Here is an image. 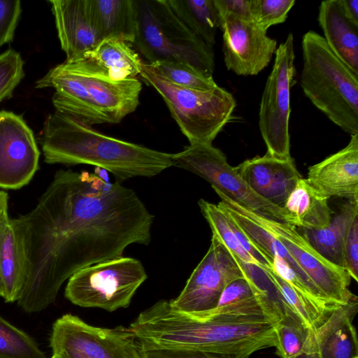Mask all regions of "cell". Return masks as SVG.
Listing matches in <instances>:
<instances>
[{
  "label": "cell",
  "instance_id": "e575fe53",
  "mask_svg": "<svg viewBox=\"0 0 358 358\" xmlns=\"http://www.w3.org/2000/svg\"><path fill=\"white\" fill-rule=\"evenodd\" d=\"M294 0H251L252 20L267 31L273 25L283 23Z\"/></svg>",
  "mask_w": 358,
  "mask_h": 358
},
{
  "label": "cell",
  "instance_id": "277c9868",
  "mask_svg": "<svg viewBox=\"0 0 358 358\" xmlns=\"http://www.w3.org/2000/svg\"><path fill=\"white\" fill-rule=\"evenodd\" d=\"M300 85L310 102L350 136L358 134V75L330 49L324 38L308 31L301 42Z\"/></svg>",
  "mask_w": 358,
  "mask_h": 358
},
{
  "label": "cell",
  "instance_id": "1f68e13d",
  "mask_svg": "<svg viewBox=\"0 0 358 358\" xmlns=\"http://www.w3.org/2000/svg\"><path fill=\"white\" fill-rule=\"evenodd\" d=\"M0 358H47L35 341L0 315Z\"/></svg>",
  "mask_w": 358,
  "mask_h": 358
},
{
  "label": "cell",
  "instance_id": "d4e9b609",
  "mask_svg": "<svg viewBox=\"0 0 358 358\" xmlns=\"http://www.w3.org/2000/svg\"><path fill=\"white\" fill-rule=\"evenodd\" d=\"M328 199L306 179L301 178L282 207L286 224L296 229H318L327 227L333 214Z\"/></svg>",
  "mask_w": 358,
  "mask_h": 358
},
{
  "label": "cell",
  "instance_id": "4316f807",
  "mask_svg": "<svg viewBox=\"0 0 358 358\" xmlns=\"http://www.w3.org/2000/svg\"><path fill=\"white\" fill-rule=\"evenodd\" d=\"M90 7L102 41L115 38L133 43L136 29V0H90Z\"/></svg>",
  "mask_w": 358,
  "mask_h": 358
},
{
  "label": "cell",
  "instance_id": "ba28073f",
  "mask_svg": "<svg viewBox=\"0 0 358 358\" xmlns=\"http://www.w3.org/2000/svg\"><path fill=\"white\" fill-rule=\"evenodd\" d=\"M275 56L260 101L259 127L266 153L277 159H289L292 158L289 131L290 94L296 73L292 33L277 48Z\"/></svg>",
  "mask_w": 358,
  "mask_h": 358
},
{
  "label": "cell",
  "instance_id": "52a82bcc",
  "mask_svg": "<svg viewBox=\"0 0 358 358\" xmlns=\"http://www.w3.org/2000/svg\"><path fill=\"white\" fill-rule=\"evenodd\" d=\"M147 278L138 259L122 256L75 273L68 280L64 294L75 305L113 312L127 308Z\"/></svg>",
  "mask_w": 358,
  "mask_h": 358
},
{
  "label": "cell",
  "instance_id": "f546056e",
  "mask_svg": "<svg viewBox=\"0 0 358 358\" xmlns=\"http://www.w3.org/2000/svg\"><path fill=\"white\" fill-rule=\"evenodd\" d=\"M214 315H265L257 294L245 278L231 281L222 292L217 307L209 313L196 317Z\"/></svg>",
  "mask_w": 358,
  "mask_h": 358
},
{
  "label": "cell",
  "instance_id": "60d3db41",
  "mask_svg": "<svg viewBox=\"0 0 358 358\" xmlns=\"http://www.w3.org/2000/svg\"><path fill=\"white\" fill-rule=\"evenodd\" d=\"M348 17L358 26V0H341Z\"/></svg>",
  "mask_w": 358,
  "mask_h": 358
},
{
  "label": "cell",
  "instance_id": "836d02e7",
  "mask_svg": "<svg viewBox=\"0 0 358 358\" xmlns=\"http://www.w3.org/2000/svg\"><path fill=\"white\" fill-rule=\"evenodd\" d=\"M308 329L296 316L289 315L275 327L276 352L280 358H294L300 352Z\"/></svg>",
  "mask_w": 358,
  "mask_h": 358
},
{
  "label": "cell",
  "instance_id": "83f0119b",
  "mask_svg": "<svg viewBox=\"0 0 358 358\" xmlns=\"http://www.w3.org/2000/svg\"><path fill=\"white\" fill-rule=\"evenodd\" d=\"M0 279L7 303L17 301L24 280L22 257L11 220L6 217L0 226Z\"/></svg>",
  "mask_w": 358,
  "mask_h": 358
},
{
  "label": "cell",
  "instance_id": "5b68a950",
  "mask_svg": "<svg viewBox=\"0 0 358 358\" xmlns=\"http://www.w3.org/2000/svg\"><path fill=\"white\" fill-rule=\"evenodd\" d=\"M136 29L131 44L147 62H180L213 77L212 47L192 31L172 11L166 0H136Z\"/></svg>",
  "mask_w": 358,
  "mask_h": 358
},
{
  "label": "cell",
  "instance_id": "b9f144b4",
  "mask_svg": "<svg viewBox=\"0 0 358 358\" xmlns=\"http://www.w3.org/2000/svg\"><path fill=\"white\" fill-rule=\"evenodd\" d=\"M8 194L0 190V222L8 216Z\"/></svg>",
  "mask_w": 358,
  "mask_h": 358
},
{
  "label": "cell",
  "instance_id": "ab89813d",
  "mask_svg": "<svg viewBox=\"0 0 358 358\" xmlns=\"http://www.w3.org/2000/svg\"><path fill=\"white\" fill-rule=\"evenodd\" d=\"M220 14H231L245 20H252L251 0H213Z\"/></svg>",
  "mask_w": 358,
  "mask_h": 358
},
{
  "label": "cell",
  "instance_id": "44dd1931",
  "mask_svg": "<svg viewBox=\"0 0 358 358\" xmlns=\"http://www.w3.org/2000/svg\"><path fill=\"white\" fill-rule=\"evenodd\" d=\"M36 88L52 87L56 111L89 126L106 123L96 110L92 99L77 74L62 64L51 69L36 83Z\"/></svg>",
  "mask_w": 358,
  "mask_h": 358
},
{
  "label": "cell",
  "instance_id": "d6a6232c",
  "mask_svg": "<svg viewBox=\"0 0 358 358\" xmlns=\"http://www.w3.org/2000/svg\"><path fill=\"white\" fill-rule=\"evenodd\" d=\"M150 65L166 80L181 87L209 91L218 86L213 77H207L183 62L163 61Z\"/></svg>",
  "mask_w": 358,
  "mask_h": 358
},
{
  "label": "cell",
  "instance_id": "ee69618b",
  "mask_svg": "<svg viewBox=\"0 0 358 358\" xmlns=\"http://www.w3.org/2000/svg\"><path fill=\"white\" fill-rule=\"evenodd\" d=\"M50 358H58V357H55V356L52 355V357H51Z\"/></svg>",
  "mask_w": 358,
  "mask_h": 358
},
{
  "label": "cell",
  "instance_id": "484cf974",
  "mask_svg": "<svg viewBox=\"0 0 358 358\" xmlns=\"http://www.w3.org/2000/svg\"><path fill=\"white\" fill-rule=\"evenodd\" d=\"M357 214L358 201L348 200L327 227L296 230L327 261L345 271V241L350 225Z\"/></svg>",
  "mask_w": 358,
  "mask_h": 358
},
{
  "label": "cell",
  "instance_id": "8d00e7d4",
  "mask_svg": "<svg viewBox=\"0 0 358 358\" xmlns=\"http://www.w3.org/2000/svg\"><path fill=\"white\" fill-rule=\"evenodd\" d=\"M142 358H244L236 355L187 348L140 345Z\"/></svg>",
  "mask_w": 358,
  "mask_h": 358
},
{
  "label": "cell",
  "instance_id": "7a4b0ae2",
  "mask_svg": "<svg viewBox=\"0 0 358 358\" xmlns=\"http://www.w3.org/2000/svg\"><path fill=\"white\" fill-rule=\"evenodd\" d=\"M277 323L264 315H214L196 317L159 300L130 324L138 344L178 348L249 358L255 352L275 346Z\"/></svg>",
  "mask_w": 358,
  "mask_h": 358
},
{
  "label": "cell",
  "instance_id": "8992f818",
  "mask_svg": "<svg viewBox=\"0 0 358 358\" xmlns=\"http://www.w3.org/2000/svg\"><path fill=\"white\" fill-rule=\"evenodd\" d=\"M139 76L163 98L189 145L212 144L236 106L233 95L222 87L202 91L181 87L166 80L145 62Z\"/></svg>",
  "mask_w": 358,
  "mask_h": 358
},
{
  "label": "cell",
  "instance_id": "9a60e30c",
  "mask_svg": "<svg viewBox=\"0 0 358 358\" xmlns=\"http://www.w3.org/2000/svg\"><path fill=\"white\" fill-rule=\"evenodd\" d=\"M357 308V297L335 308L320 325L308 330L300 352L294 358L358 357V341L352 322Z\"/></svg>",
  "mask_w": 358,
  "mask_h": 358
},
{
  "label": "cell",
  "instance_id": "f35d334b",
  "mask_svg": "<svg viewBox=\"0 0 358 358\" xmlns=\"http://www.w3.org/2000/svg\"><path fill=\"white\" fill-rule=\"evenodd\" d=\"M345 271L350 277L358 281V214L350 225L346 236L344 245Z\"/></svg>",
  "mask_w": 358,
  "mask_h": 358
},
{
  "label": "cell",
  "instance_id": "ac0fdd59",
  "mask_svg": "<svg viewBox=\"0 0 358 358\" xmlns=\"http://www.w3.org/2000/svg\"><path fill=\"white\" fill-rule=\"evenodd\" d=\"M306 180L327 198L358 201V134L342 150L309 166Z\"/></svg>",
  "mask_w": 358,
  "mask_h": 358
},
{
  "label": "cell",
  "instance_id": "e0dca14e",
  "mask_svg": "<svg viewBox=\"0 0 358 358\" xmlns=\"http://www.w3.org/2000/svg\"><path fill=\"white\" fill-rule=\"evenodd\" d=\"M235 169L254 192L280 208L302 178L292 158L280 159L267 153L245 160Z\"/></svg>",
  "mask_w": 358,
  "mask_h": 358
},
{
  "label": "cell",
  "instance_id": "d590c367",
  "mask_svg": "<svg viewBox=\"0 0 358 358\" xmlns=\"http://www.w3.org/2000/svg\"><path fill=\"white\" fill-rule=\"evenodd\" d=\"M24 76L20 54L8 49L0 55V103L10 98Z\"/></svg>",
  "mask_w": 358,
  "mask_h": 358
},
{
  "label": "cell",
  "instance_id": "d6986e66",
  "mask_svg": "<svg viewBox=\"0 0 358 358\" xmlns=\"http://www.w3.org/2000/svg\"><path fill=\"white\" fill-rule=\"evenodd\" d=\"M66 62L80 58L102 41L91 15L90 0H50Z\"/></svg>",
  "mask_w": 358,
  "mask_h": 358
},
{
  "label": "cell",
  "instance_id": "7c38bea8",
  "mask_svg": "<svg viewBox=\"0 0 358 358\" xmlns=\"http://www.w3.org/2000/svg\"><path fill=\"white\" fill-rule=\"evenodd\" d=\"M255 215L333 306L347 305L357 297L349 289L351 278L348 272L322 257L296 228L257 213Z\"/></svg>",
  "mask_w": 358,
  "mask_h": 358
},
{
  "label": "cell",
  "instance_id": "ffe728a7",
  "mask_svg": "<svg viewBox=\"0 0 358 358\" xmlns=\"http://www.w3.org/2000/svg\"><path fill=\"white\" fill-rule=\"evenodd\" d=\"M63 65L73 71L111 80L137 78L143 62L131 43L110 38L101 41L94 48Z\"/></svg>",
  "mask_w": 358,
  "mask_h": 358
},
{
  "label": "cell",
  "instance_id": "6da1fadb",
  "mask_svg": "<svg viewBox=\"0 0 358 358\" xmlns=\"http://www.w3.org/2000/svg\"><path fill=\"white\" fill-rule=\"evenodd\" d=\"M155 216L131 189L87 171L60 169L28 213L11 220L24 280L17 305L29 313L56 299L79 270L148 245Z\"/></svg>",
  "mask_w": 358,
  "mask_h": 358
},
{
  "label": "cell",
  "instance_id": "f1b7e54d",
  "mask_svg": "<svg viewBox=\"0 0 358 358\" xmlns=\"http://www.w3.org/2000/svg\"><path fill=\"white\" fill-rule=\"evenodd\" d=\"M175 15L196 36L212 47L220 16L213 0H166Z\"/></svg>",
  "mask_w": 358,
  "mask_h": 358
},
{
  "label": "cell",
  "instance_id": "3957f363",
  "mask_svg": "<svg viewBox=\"0 0 358 358\" xmlns=\"http://www.w3.org/2000/svg\"><path fill=\"white\" fill-rule=\"evenodd\" d=\"M41 145L48 164L94 166L118 182L153 177L173 166V154L108 136L57 111L45 120Z\"/></svg>",
  "mask_w": 358,
  "mask_h": 358
},
{
  "label": "cell",
  "instance_id": "f6af8a7d",
  "mask_svg": "<svg viewBox=\"0 0 358 358\" xmlns=\"http://www.w3.org/2000/svg\"><path fill=\"white\" fill-rule=\"evenodd\" d=\"M356 358H358V357H356Z\"/></svg>",
  "mask_w": 358,
  "mask_h": 358
},
{
  "label": "cell",
  "instance_id": "4dcf8cb0",
  "mask_svg": "<svg viewBox=\"0 0 358 358\" xmlns=\"http://www.w3.org/2000/svg\"><path fill=\"white\" fill-rule=\"evenodd\" d=\"M264 270L280 291L286 306L308 329L320 325L332 311L325 310L315 304L277 274L272 268Z\"/></svg>",
  "mask_w": 358,
  "mask_h": 358
},
{
  "label": "cell",
  "instance_id": "cb8c5ba5",
  "mask_svg": "<svg viewBox=\"0 0 358 358\" xmlns=\"http://www.w3.org/2000/svg\"><path fill=\"white\" fill-rule=\"evenodd\" d=\"M198 205L212 234L222 241L234 257L263 269L272 268L270 262L252 244L227 213L203 199L199 200Z\"/></svg>",
  "mask_w": 358,
  "mask_h": 358
},
{
  "label": "cell",
  "instance_id": "2e32d148",
  "mask_svg": "<svg viewBox=\"0 0 358 358\" xmlns=\"http://www.w3.org/2000/svg\"><path fill=\"white\" fill-rule=\"evenodd\" d=\"M221 199L217 206L227 213L236 222L252 244L262 253L272 265L273 257L285 261L301 284L308 299L321 308L331 311L333 306L316 287L280 241L257 219L255 213L217 192Z\"/></svg>",
  "mask_w": 358,
  "mask_h": 358
},
{
  "label": "cell",
  "instance_id": "5bb4252c",
  "mask_svg": "<svg viewBox=\"0 0 358 358\" xmlns=\"http://www.w3.org/2000/svg\"><path fill=\"white\" fill-rule=\"evenodd\" d=\"M40 152L24 119L0 111V187L17 189L27 185L38 169Z\"/></svg>",
  "mask_w": 358,
  "mask_h": 358
},
{
  "label": "cell",
  "instance_id": "9c48e42d",
  "mask_svg": "<svg viewBox=\"0 0 358 358\" xmlns=\"http://www.w3.org/2000/svg\"><path fill=\"white\" fill-rule=\"evenodd\" d=\"M173 166L202 178L215 192L226 196L241 206L264 217L286 223L282 208L277 207L254 192L230 166L225 155L212 144H195L172 155Z\"/></svg>",
  "mask_w": 358,
  "mask_h": 358
},
{
  "label": "cell",
  "instance_id": "7402d4cb",
  "mask_svg": "<svg viewBox=\"0 0 358 358\" xmlns=\"http://www.w3.org/2000/svg\"><path fill=\"white\" fill-rule=\"evenodd\" d=\"M66 69L77 74L106 123H119L138 107L142 83L137 78L111 80Z\"/></svg>",
  "mask_w": 358,
  "mask_h": 358
},
{
  "label": "cell",
  "instance_id": "7bdbcfd3",
  "mask_svg": "<svg viewBox=\"0 0 358 358\" xmlns=\"http://www.w3.org/2000/svg\"><path fill=\"white\" fill-rule=\"evenodd\" d=\"M6 216V217H8ZM4 217L1 222H0V226L1 224V223L3 222V221L4 220V219L6 218ZM0 296H3V287H2V284H1V279H0Z\"/></svg>",
  "mask_w": 358,
  "mask_h": 358
},
{
  "label": "cell",
  "instance_id": "74e56055",
  "mask_svg": "<svg viewBox=\"0 0 358 358\" xmlns=\"http://www.w3.org/2000/svg\"><path fill=\"white\" fill-rule=\"evenodd\" d=\"M22 13L19 0H0V47L13 41Z\"/></svg>",
  "mask_w": 358,
  "mask_h": 358
},
{
  "label": "cell",
  "instance_id": "4fadbf2b",
  "mask_svg": "<svg viewBox=\"0 0 358 358\" xmlns=\"http://www.w3.org/2000/svg\"><path fill=\"white\" fill-rule=\"evenodd\" d=\"M220 14V13H219ZM222 51L227 69L238 76H255L270 63L277 41L253 20L220 14Z\"/></svg>",
  "mask_w": 358,
  "mask_h": 358
},
{
  "label": "cell",
  "instance_id": "8fae6325",
  "mask_svg": "<svg viewBox=\"0 0 358 358\" xmlns=\"http://www.w3.org/2000/svg\"><path fill=\"white\" fill-rule=\"evenodd\" d=\"M245 275L230 251L212 235L208 252L192 271L180 294L170 300L176 310L200 316L214 310L225 287Z\"/></svg>",
  "mask_w": 358,
  "mask_h": 358
},
{
  "label": "cell",
  "instance_id": "603a6c76",
  "mask_svg": "<svg viewBox=\"0 0 358 358\" xmlns=\"http://www.w3.org/2000/svg\"><path fill=\"white\" fill-rule=\"evenodd\" d=\"M317 19L331 51L358 75V26L348 17L341 1H322Z\"/></svg>",
  "mask_w": 358,
  "mask_h": 358
},
{
  "label": "cell",
  "instance_id": "30bf717a",
  "mask_svg": "<svg viewBox=\"0 0 358 358\" xmlns=\"http://www.w3.org/2000/svg\"><path fill=\"white\" fill-rule=\"evenodd\" d=\"M50 345L58 358H142L129 327H96L71 314L54 322Z\"/></svg>",
  "mask_w": 358,
  "mask_h": 358
}]
</instances>
